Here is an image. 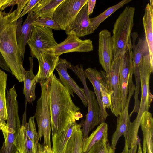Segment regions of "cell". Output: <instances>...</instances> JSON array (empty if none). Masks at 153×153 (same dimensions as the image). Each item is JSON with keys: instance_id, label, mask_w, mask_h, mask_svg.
<instances>
[{"instance_id": "23", "label": "cell", "mask_w": 153, "mask_h": 153, "mask_svg": "<svg viewBox=\"0 0 153 153\" xmlns=\"http://www.w3.org/2000/svg\"><path fill=\"white\" fill-rule=\"evenodd\" d=\"M7 74L0 69V125L4 136L7 133V124L5 122L7 119L6 107V89Z\"/></svg>"}, {"instance_id": "6", "label": "cell", "mask_w": 153, "mask_h": 153, "mask_svg": "<svg viewBox=\"0 0 153 153\" xmlns=\"http://www.w3.org/2000/svg\"><path fill=\"white\" fill-rule=\"evenodd\" d=\"M50 78L45 82L40 84L41 96L37 101L36 112L34 116L38 126L39 140H41L43 136V145L51 149L50 140L51 120L49 93Z\"/></svg>"}, {"instance_id": "39", "label": "cell", "mask_w": 153, "mask_h": 153, "mask_svg": "<svg viewBox=\"0 0 153 153\" xmlns=\"http://www.w3.org/2000/svg\"><path fill=\"white\" fill-rule=\"evenodd\" d=\"M40 153H53L51 149L47 146L41 145Z\"/></svg>"}, {"instance_id": "19", "label": "cell", "mask_w": 153, "mask_h": 153, "mask_svg": "<svg viewBox=\"0 0 153 153\" xmlns=\"http://www.w3.org/2000/svg\"><path fill=\"white\" fill-rule=\"evenodd\" d=\"M30 68L29 71H26L23 66H21L24 87L23 94L25 98V108L24 115H26V108L27 102L32 103L36 99L35 89L37 83L36 75L33 73V68L34 63L33 58H29Z\"/></svg>"}, {"instance_id": "27", "label": "cell", "mask_w": 153, "mask_h": 153, "mask_svg": "<svg viewBox=\"0 0 153 153\" xmlns=\"http://www.w3.org/2000/svg\"><path fill=\"white\" fill-rule=\"evenodd\" d=\"M108 139V126L105 122L102 123L90 136L83 141V153H87L95 144L102 140Z\"/></svg>"}, {"instance_id": "43", "label": "cell", "mask_w": 153, "mask_h": 153, "mask_svg": "<svg viewBox=\"0 0 153 153\" xmlns=\"http://www.w3.org/2000/svg\"><path fill=\"white\" fill-rule=\"evenodd\" d=\"M150 3H149L150 5L153 7V1L152 0H150Z\"/></svg>"}, {"instance_id": "15", "label": "cell", "mask_w": 153, "mask_h": 153, "mask_svg": "<svg viewBox=\"0 0 153 153\" xmlns=\"http://www.w3.org/2000/svg\"><path fill=\"white\" fill-rule=\"evenodd\" d=\"M87 9V3L81 9L74 19L65 30L66 34H73L79 38L94 32L91 25Z\"/></svg>"}, {"instance_id": "13", "label": "cell", "mask_w": 153, "mask_h": 153, "mask_svg": "<svg viewBox=\"0 0 153 153\" xmlns=\"http://www.w3.org/2000/svg\"><path fill=\"white\" fill-rule=\"evenodd\" d=\"M119 74V89L121 101L126 102L128 93L130 74L134 72V64L132 49L128 50L120 56Z\"/></svg>"}, {"instance_id": "33", "label": "cell", "mask_w": 153, "mask_h": 153, "mask_svg": "<svg viewBox=\"0 0 153 153\" xmlns=\"http://www.w3.org/2000/svg\"><path fill=\"white\" fill-rule=\"evenodd\" d=\"M33 26H41L57 30H61L59 24L52 18H39L35 19L32 23Z\"/></svg>"}, {"instance_id": "26", "label": "cell", "mask_w": 153, "mask_h": 153, "mask_svg": "<svg viewBox=\"0 0 153 153\" xmlns=\"http://www.w3.org/2000/svg\"><path fill=\"white\" fill-rule=\"evenodd\" d=\"M76 121L68 124L58 135L52 137V150L53 153H63L67 143L71 137Z\"/></svg>"}, {"instance_id": "31", "label": "cell", "mask_w": 153, "mask_h": 153, "mask_svg": "<svg viewBox=\"0 0 153 153\" xmlns=\"http://www.w3.org/2000/svg\"><path fill=\"white\" fill-rule=\"evenodd\" d=\"M34 118V116L30 117L29 118L28 122L25 126L27 135L33 142L35 149L37 150L39 140L36 129Z\"/></svg>"}, {"instance_id": "44", "label": "cell", "mask_w": 153, "mask_h": 153, "mask_svg": "<svg viewBox=\"0 0 153 153\" xmlns=\"http://www.w3.org/2000/svg\"><path fill=\"white\" fill-rule=\"evenodd\" d=\"M1 127L0 125V131H1Z\"/></svg>"}, {"instance_id": "16", "label": "cell", "mask_w": 153, "mask_h": 153, "mask_svg": "<svg viewBox=\"0 0 153 153\" xmlns=\"http://www.w3.org/2000/svg\"><path fill=\"white\" fill-rule=\"evenodd\" d=\"M28 16L23 25V18H19L17 21L16 38L17 45L20 50V55L23 60L25 46L30 39L33 26L31 25L35 20V14L32 10L28 13Z\"/></svg>"}, {"instance_id": "45", "label": "cell", "mask_w": 153, "mask_h": 153, "mask_svg": "<svg viewBox=\"0 0 153 153\" xmlns=\"http://www.w3.org/2000/svg\"><path fill=\"white\" fill-rule=\"evenodd\" d=\"M16 153H19V152H18L17 151L16 152Z\"/></svg>"}, {"instance_id": "22", "label": "cell", "mask_w": 153, "mask_h": 153, "mask_svg": "<svg viewBox=\"0 0 153 153\" xmlns=\"http://www.w3.org/2000/svg\"><path fill=\"white\" fill-rule=\"evenodd\" d=\"M143 22L145 36L149 50L151 62L153 63V7L149 3L146 5L145 9Z\"/></svg>"}, {"instance_id": "35", "label": "cell", "mask_w": 153, "mask_h": 153, "mask_svg": "<svg viewBox=\"0 0 153 153\" xmlns=\"http://www.w3.org/2000/svg\"><path fill=\"white\" fill-rule=\"evenodd\" d=\"M18 0H0V11H3L9 6L16 4Z\"/></svg>"}, {"instance_id": "18", "label": "cell", "mask_w": 153, "mask_h": 153, "mask_svg": "<svg viewBox=\"0 0 153 153\" xmlns=\"http://www.w3.org/2000/svg\"><path fill=\"white\" fill-rule=\"evenodd\" d=\"M84 71L86 78H87L92 84L99 103L100 123L105 122L109 115L103 107L100 93V84L103 78L102 71H99L90 68H87Z\"/></svg>"}, {"instance_id": "36", "label": "cell", "mask_w": 153, "mask_h": 153, "mask_svg": "<svg viewBox=\"0 0 153 153\" xmlns=\"http://www.w3.org/2000/svg\"><path fill=\"white\" fill-rule=\"evenodd\" d=\"M29 0H18L16 4L17 5V14L18 17L21 13L24 7ZM17 17V19H18Z\"/></svg>"}, {"instance_id": "3", "label": "cell", "mask_w": 153, "mask_h": 153, "mask_svg": "<svg viewBox=\"0 0 153 153\" xmlns=\"http://www.w3.org/2000/svg\"><path fill=\"white\" fill-rule=\"evenodd\" d=\"M134 7L126 6L116 20L113 30V59L132 49L131 32L134 25Z\"/></svg>"}, {"instance_id": "28", "label": "cell", "mask_w": 153, "mask_h": 153, "mask_svg": "<svg viewBox=\"0 0 153 153\" xmlns=\"http://www.w3.org/2000/svg\"><path fill=\"white\" fill-rule=\"evenodd\" d=\"M15 145L19 153H36L33 142L27 135L25 126L22 124L15 141Z\"/></svg>"}, {"instance_id": "12", "label": "cell", "mask_w": 153, "mask_h": 153, "mask_svg": "<svg viewBox=\"0 0 153 153\" xmlns=\"http://www.w3.org/2000/svg\"><path fill=\"white\" fill-rule=\"evenodd\" d=\"M120 57L113 59L109 76H107L111 99V110L112 113L118 117L121 111V103L119 89V74Z\"/></svg>"}, {"instance_id": "40", "label": "cell", "mask_w": 153, "mask_h": 153, "mask_svg": "<svg viewBox=\"0 0 153 153\" xmlns=\"http://www.w3.org/2000/svg\"><path fill=\"white\" fill-rule=\"evenodd\" d=\"M137 145H134L129 149L128 153H136Z\"/></svg>"}, {"instance_id": "21", "label": "cell", "mask_w": 153, "mask_h": 153, "mask_svg": "<svg viewBox=\"0 0 153 153\" xmlns=\"http://www.w3.org/2000/svg\"><path fill=\"white\" fill-rule=\"evenodd\" d=\"M140 126L143 135V144L145 145L146 152L153 153V118L152 114L145 112L141 120Z\"/></svg>"}, {"instance_id": "24", "label": "cell", "mask_w": 153, "mask_h": 153, "mask_svg": "<svg viewBox=\"0 0 153 153\" xmlns=\"http://www.w3.org/2000/svg\"><path fill=\"white\" fill-rule=\"evenodd\" d=\"M65 0H41L32 9L36 19L53 18L58 7Z\"/></svg>"}, {"instance_id": "8", "label": "cell", "mask_w": 153, "mask_h": 153, "mask_svg": "<svg viewBox=\"0 0 153 153\" xmlns=\"http://www.w3.org/2000/svg\"><path fill=\"white\" fill-rule=\"evenodd\" d=\"M88 0H65L57 8L52 19L65 30Z\"/></svg>"}, {"instance_id": "10", "label": "cell", "mask_w": 153, "mask_h": 153, "mask_svg": "<svg viewBox=\"0 0 153 153\" xmlns=\"http://www.w3.org/2000/svg\"><path fill=\"white\" fill-rule=\"evenodd\" d=\"M98 42L99 62L108 76L110 74L113 60V40L110 32L106 29L100 31Z\"/></svg>"}, {"instance_id": "37", "label": "cell", "mask_w": 153, "mask_h": 153, "mask_svg": "<svg viewBox=\"0 0 153 153\" xmlns=\"http://www.w3.org/2000/svg\"><path fill=\"white\" fill-rule=\"evenodd\" d=\"M96 0H88L87 2V10L88 14V16H89L92 13L96 3Z\"/></svg>"}, {"instance_id": "32", "label": "cell", "mask_w": 153, "mask_h": 153, "mask_svg": "<svg viewBox=\"0 0 153 153\" xmlns=\"http://www.w3.org/2000/svg\"><path fill=\"white\" fill-rule=\"evenodd\" d=\"M87 153H115L108 139L102 140L94 144Z\"/></svg>"}, {"instance_id": "42", "label": "cell", "mask_w": 153, "mask_h": 153, "mask_svg": "<svg viewBox=\"0 0 153 153\" xmlns=\"http://www.w3.org/2000/svg\"><path fill=\"white\" fill-rule=\"evenodd\" d=\"M41 145V144L40 143H39L38 144V146L36 153H40Z\"/></svg>"}, {"instance_id": "25", "label": "cell", "mask_w": 153, "mask_h": 153, "mask_svg": "<svg viewBox=\"0 0 153 153\" xmlns=\"http://www.w3.org/2000/svg\"><path fill=\"white\" fill-rule=\"evenodd\" d=\"M82 126L77 123L74 126L71 136L63 153H83V133Z\"/></svg>"}, {"instance_id": "4", "label": "cell", "mask_w": 153, "mask_h": 153, "mask_svg": "<svg viewBox=\"0 0 153 153\" xmlns=\"http://www.w3.org/2000/svg\"><path fill=\"white\" fill-rule=\"evenodd\" d=\"M140 83L141 87V100L137 116L131 122L128 133V137L134 140L138 136L140 122L143 113L148 111L153 99V95L149 89L150 76L153 71V65L150 60L143 58L140 64Z\"/></svg>"}, {"instance_id": "38", "label": "cell", "mask_w": 153, "mask_h": 153, "mask_svg": "<svg viewBox=\"0 0 153 153\" xmlns=\"http://www.w3.org/2000/svg\"><path fill=\"white\" fill-rule=\"evenodd\" d=\"M0 67L3 69L11 73V71L8 67L5 60L0 51Z\"/></svg>"}, {"instance_id": "29", "label": "cell", "mask_w": 153, "mask_h": 153, "mask_svg": "<svg viewBox=\"0 0 153 153\" xmlns=\"http://www.w3.org/2000/svg\"><path fill=\"white\" fill-rule=\"evenodd\" d=\"M131 1L132 0H123L117 4L108 8L98 16L90 18L91 25L93 31L94 32L102 22L114 12Z\"/></svg>"}, {"instance_id": "30", "label": "cell", "mask_w": 153, "mask_h": 153, "mask_svg": "<svg viewBox=\"0 0 153 153\" xmlns=\"http://www.w3.org/2000/svg\"><path fill=\"white\" fill-rule=\"evenodd\" d=\"M103 78L100 84V93L104 108H111V103L110 91L105 72L102 71Z\"/></svg>"}, {"instance_id": "5", "label": "cell", "mask_w": 153, "mask_h": 153, "mask_svg": "<svg viewBox=\"0 0 153 153\" xmlns=\"http://www.w3.org/2000/svg\"><path fill=\"white\" fill-rule=\"evenodd\" d=\"M68 68L72 70L82 82L84 89L88 100V111L85 120L80 123L82 128L83 140L88 137L90 131L97 125L100 124V108L98 102L96 99L94 92L90 90L87 86L85 71L83 65H77L75 66L70 64Z\"/></svg>"}, {"instance_id": "14", "label": "cell", "mask_w": 153, "mask_h": 153, "mask_svg": "<svg viewBox=\"0 0 153 153\" xmlns=\"http://www.w3.org/2000/svg\"><path fill=\"white\" fill-rule=\"evenodd\" d=\"M66 59L59 58L55 69L58 72L59 80L68 91L71 95L74 97L73 93L76 94L82 100L84 105L88 106V100L84 89L80 88L67 72Z\"/></svg>"}, {"instance_id": "17", "label": "cell", "mask_w": 153, "mask_h": 153, "mask_svg": "<svg viewBox=\"0 0 153 153\" xmlns=\"http://www.w3.org/2000/svg\"><path fill=\"white\" fill-rule=\"evenodd\" d=\"M59 57L45 53H41L37 59L38 72L36 75V82L40 84L46 82L50 78L58 62Z\"/></svg>"}, {"instance_id": "2", "label": "cell", "mask_w": 153, "mask_h": 153, "mask_svg": "<svg viewBox=\"0 0 153 153\" xmlns=\"http://www.w3.org/2000/svg\"><path fill=\"white\" fill-rule=\"evenodd\" d=\"M17 17L16 9L8 13L0 11V51L12 75L22 82L23 60L16 38Z\"/></svg>"}, {"instance_id": "20", "label": "cell", "mask_w": 153, "mask_h": 153, "mask_svg": "<svg viewBox=\"0 0 153 153\" xmlns=\"http://www.w3.org/2000/svg\"><path fill=\"white\" fill-rule=\"evenodd\" d=\"M6 107L7 119V125L21 126L18 114V105L16 100L17 94L15 88V85L7 90L6 94Z\"/></svg>"}, {"instance_id": "34", "label": "cell", "mask_w": 153, "mask_h": 153, "mask_svg": "<svg viewBox=\"0 0 153 153\" xmlns=\"http://www.w3.org/2000/svg\"><path fill=\"white\" fill-rule=\"evenodd\" d=\"M41 0H29L25 7L23 9L20 15L18 17V19L22 17L28 13V12L32 10V9L36 6L37 4L40 2Z\"/></svg>"}, {"instance_id": "7", "label": "cell", "mask_w": 153, "mask_h": 153, "mask_svg": "<svg viewBox=\"0 0 153 153\" xmlns=\"http://www.w3.org/2000/svg\"><path fill=\"white\" fill-rule=\"evenodd\" d=\"M27 43L32 57L38 58L45 50L57 45L52 29L41 26H33L31 37Z\"/></svg>"}, {"instance_id": "9", "label": "cell", "mask_w": 153, "mask_h": 153, "mask_svg": "<svg viewBox=\"0 0 153 153\" xmlns=\"http://www.w3.org/2000/svg\"><path fill=\"white\" fill-rule=\"evenodd\" d=\"M93 50L92 42L89 39L82 40L73 34L68 35L66 38L57 45L44 51L43 53L59 56L72 52H89Z\"/></svg>"}, {"instance_id": "41", "label": "cell", "mask_w": 153, "mask_h": 153, "mask_svg": "<svg viewBox=\"0 0 153 153\" xmlns=\"http://www.w3.org/2000/svg\"><path fill=\"white\" fill-rule=\"evenodd\" d=\"M138 145V148L137 153H143L140 143Z\"/></svg>"}, {"instance_id": "1", "label": "cell", "mask_w": 153, "mask_h": 153, "mask_svg": "<svg viewBox=\"0 0 153 153\" xmlns=\"http://www.w3.org/2000/svg\"><path fill=\"white\" fill-rule=\"evenodd\" d=\"M49 103L52 137L68 124L83 117L80 108L73 102L68 91L53 73L49 83Z\"/></svg>"}, {"instance_id": "11", "label": "cell", "mask_w": 153, "mask_h": 153, "mask_svg": "<svg viewBox=\"0 0 153 153\" xmlns=\"http://www.w3.org/2000/svg\"><path fill=\"white\" fill-rule=\"evenodd\" d=\"M135 90V85L133 83L132 79L130 78L129 81L128 94L126 105L123 111H121L117 117L116 129L112 136L111 146L115 150L120 138L122 135H123L124 138L127 137L131 123L128 113L129 104Z\"/></svg>"}]
</instances>
